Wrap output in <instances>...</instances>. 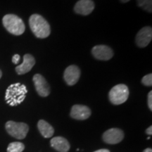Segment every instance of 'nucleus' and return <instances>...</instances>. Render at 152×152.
<instances>
[{
    "label": "nucleus",
    "mask_w": 152,
    "mask_h": 152,
    "mask_svg": "<svg viewBox=\"0 0 152 152\" xmlns=\"http://www.w3.org/2000/svg\"><path fill=\"white\" fill-rule=\"evenodd\" d=\"M6 130L13 137L23 140L27 135L29 127L24 123H16L14 121H8L5 125Z\"/></svg>",
    "instance_id": "nucleus-5"
},
{
    "label": "nucleus",
    "mask_w": 152,
    "mask_h": 152,
    "mask_svg": "<svg viewBox=\"0 0 152 152\" xmlns=\"http://www.w3.org/2000/svg\"><path fill=\"white\" fill-rule=\"evenodd\" d=\"M137 4L142 9L151 13L152 11V0H137Z\"/></svg>",
    "instance_id": "nucleus-17"
},
{
    "label": "nucleus",
    "mask_w": 152,
    "mask_h": 152,
    "mask_svg": "<svg viewBox=\"0 0 152 152\" xmlns=\"http://www.w3.org/2000/svg\"><path fill=\"white\" fill-rule=\"evenodd\" d=\"M109 100L114 105H120L127 101L129 96V90L127 85L119 84L114 86L109 92Z\"/></svg>",
    "instance_id": "nucleus-4"
},
{
    "label": "nucleus",
    "mask_w": 152,
    "mask_h": 152,
    "mask_svg": "<svg viewBox=\"0 0 152 152\" xmlns=\"http://www.w3.org/2000/svg\"><path fill=\"white\" fill-rule=\"evenodd\" d=\"M103 140L109 144H115L121 142L124 138V132L118 128H111L103 134Z\"/></svg>",
    "instance_id": "nucleus-7"
},
{
    "label": "nucleus",
    "mask_w": 152,
    "mask_h": 152,
    "mask_svg": "<svg viewBox=\"0 0 152 152\" xmlns=\"http://www.w3.org/2000/svg\"><path fill=\"white\" fill-rule=\"evenodd\" d=\"M147 102H148V106H149V109L151 111L152 110V92L151 91H150L149 94H148Z\"/></svg>",
    "instance_id": "nucleus-19"
},
{
    "label": "nucleus",
    "mask_w": 152,
    "mask_h": 152,
    "mask_svg": "<svg viewBox=\"0 0 152 152\" xmlns=\"http://www.w3.org/2000/svg\"><path fill=\"white\" fill-rule=\"evenodd\" d=\"M92 53L95 58L102 61L110 60L113 56V50L106 45H97L94 47Z\"/></svg>",
    "instance_id": "nucleus-8"
},
{
    "label": "nucleus",
    "mask_w": 152,
    "mask_h": 152,
    "mask_svg": "<svg viewBox=\"0 0 152 152\" xmlns=\"http://www.w3.org/2000/svg\"><path fill=\"white\" fill-rule=\"evenodd\" d=\"M2 23L6 30L14 35H22L26 30L22 19L14 14L5 15L2 18Z\"/></svg>",
    "instance_id": "nucleus-3"
},
{
    "label": "nucleus",
    "mask_w": 152,
    "mask_h": 152,
    "mask_svg": "<svg viewBox=\"0 0 152 152\" xmlns=\"http://www.w3.org/2000/svg\"><path fill=\"white\" fill-rule=\"evenodd\" d=\"M24 149V144L21 142H11L7 147V152H22Z\"/></svg>",
    "instance_id": "nucleus-16"
},
{
    "label": "nucleus",
    "mask_w": 152,
    "mask_h": 152,
    "mask_svg": "<svg viewBox=\"0 0 152 152\" xmlns=\"http://www.w3.org/2000/svg\"><path fill=\"white\" fill-rule=\"evenodd\" d=\"M35 90L39 96L46 97L50 94V87L46 79L40 74H35L33 77Z\"/></svg>",
    "instance_id": "nucleus-6"
},
{
    "label": "nucleus",
    "mask_w": 152,
    "mask_h": 152,
    "mask_svg": "<svg viewBox=\"0 0 152 152\" xmlns=\"http://www.w3.org/2000/svg\"><path fill=\"white\" fill-rule=\"evenodd\" d=\"M28 90L24 85L17 83L12 84L6 91L5 100L11 106L18 105L23 102Z\"/></svg>",
    "instance_id": "nucleus-2"
},
{
    "label": "nucleus",
    "mask_w": 152,
    "mask_h": 152,
    "mask_svg": "<svg viewBox=\"0 0 152 152\" xmlns=\"http://www.w3.org/2000/svg\"><path fill=\"white\" fill-rule=\"evenodd\" d=\"M143 152H152V149H150V148H147V149H146Z\"/></svg>",
    "instance_id": "nucleus-23"
},
{
    "label": "nucleus",
    "mask_w": 152,
    "mask_h": 152,
    "mask_svg": "<svg viewBox=\"0 0 152 152\" xmlns=\"http://www.w3.org/2000/svg\"><path fill=\"white\" fill-rule=\"evenodd\" d=\"M35 64V58L31 54H26L23 56V61L16 67V71L18 75H23L31 71Z\"/></svg>",
    "instance_id": "nucleus-13"
},
{
    "label": "nucleus",
    "mask_w": 152,
    "mask_h": 152,
    "mask_svg": "<svg viewBox=\"0 0 152 152\" xmlns=\"http://www.w3.org/2000/svg\"><path fill=\"white\" fill-rule=\"evenodd\" d=\"M80 77V70L77 66L71 65L66 68L64 71V78L68 85H74L77 83Z\"/></svg>",
    "instance_id": "nucleus-10"
},
{
    "label": "nucleus",
    "mask_w": 152,
    "mask_h": 152,
    "mask_svg": "<svg viewBox=\"0 0 152 152\" xmlns=\"http://www.w3.org/2000/svg\"><path fill=\"white\" fill-rule=\"evenodd\" d=\"M20 55L15 54L14 56L12 57V62L14 63V64H18V62L20 61Z\"/></svg>",
    "instance_id": "nucleus-20"
},
{
    "label": "nucleus",
    "mask_w": 152,
    "mask_h": 152,
    "mask_svg": "<svg viewBox=\"0 0 152 152\" xmlns=\"http://www.w3.org/2000/svg\"><path fill=\"white\" fill-rule=\"evenodd\" d=\"M130 1V0H121V2H123V3H126V2H128V1Z\"/></svg>",
    "instance_id": "nucleus-24"
},
{
    "label": "nucleus",
    "mask_w": 152,
    "mask_h": 152,
    "mask_svg": "<svg viewBox=\"0 0 152 152\" xmlns=\"http://www.w3.org/2000/svg\"><path fill=\"white\" fill-rule=\"evenodd\" d=\"M51 146L58 152H68L70 144L68 140L62 137H55L51 140Z\"/></svg>",
    "instance_id": "nucleus-14"
},
{
    "label": "nucleus",
    "mask_w": 152,
    "mask_h": 152,
    "mask_svg": "<svg viewBox=\"0 0 152 152\" xmlns=\"http://www.w3.org/2000/svg\"><path fill=\"white\" fill-rule=\"evenodd\" d=\"M29 26L36 37L45 39L51 33L49 23L44 17L39 14H33L29 18Z\"/></svg>",
    "instance_id": "nucleus-1"
},
{
    "label": "nucleus",
    "mask_w": 152,
    "mask_h": 152,
    "mask_svg": "<svg viewBox=\"0 0 152 152\" xmlns=\"http://www.w3.org/2000/svg\"><path fill=\"white\" fill-rule=\"evenodd\" d=\"M91 110L89 107L84 105L76 104L71 109V116L74 119L79 121H84L89 118L91 115Z\"/></svg>",
    "instance_id": "nucleus-11"
},
{
    "label": "nucleus",
    "mask_w": 152,
    "mask_h": 152,
    "mask_svg": "<svg viewBox=\"0 0 152 152\" xmlns=\"http://www.w3.org/2000/svg\"><path fill=\"white\" fill-rule=\"evenodd\" d=\"M37 128L42 135L45 138L51 137L54 133V130L53 127L44 120L39 121L37 123Z\"/></svg>",
    "instance_id": "nucleus-15"
},
{
    "label": "nucleus",
    "mask_w": 152,
    "mask_h": 152,
    "mask_svg": "<svg viewBox=\"0 0 152 152\" xmlns=\"http://www.w3.org/2000/svg\"><path fill=\"white\" fill-rule=\"evenodd\" d=\"M94 152H110V151H109V150H108V149H103L97 150V151H94Z\"/></svg>",
    "instance_id": "nucleus-22"
},
{
    "label": "nucleus",
    "mask_w": 152,
    "mask_h": 152,
    "mask_svg": "<svg viewBox=\"0 0 152 152\" xmlns=\"http://www.w3.org/2000/svg\"><path fill=\"white\" fill-rule=\"evenodd\" d=\"M1 76H2V72H1V70H0V78L1 77Z\"/></svg>",
    "instance_id": "nucleus-25"
},
{
    "label": "nucleus",
    "mask_w": 152,
    "mask_h": 152,
    "mask_svg": "<svg viewBox=\"0 0 152 152\" xmlns=\"http://www.w3.org/2000/svg\"><path fill=\"white\" fill-rule=\"evenodd\" d=\"M146 133H147V134H149V135H151L152 134V127L150 126L149 128H148L147 129V130H146Z\"/></svg>",
    "instance_id": "nucleus-21"
},
{
    "label": "nucleus",
    "mask_w": 152,
    "mask_h": 152,
    "mask_svg": "<svg viewBox=\"0 0 152 152\" xmlns=\"http://www.w3.org/2000/svg\"><path fill=\"white\" fill-rule=\"evenodd\" d=\"M94 9V3L92 0H80L75 4L74 11L77 14L87 16Z\"/></svg>",
    "instance_id": "nucleus-12"
},
{
    "label": "nucleus",
    "mask_w": 152,
    "mask_h": 152,
    "mask_svg": "<svg viewBox=\"0 0 152 152\" xmlns=\"http://www.w3.org/2000/svg\"><path fill=\"white\" fill-rule=\"evenodd\" d=\"M152 39V28L147 26L142 28L136 35V44L138 47L143 48L149 45Z\"/></svg>",
    "instance_id": "nucleus-9"
},
{
    "label": "nucleus",
    "mask_w": 152,
    "mask_h": 152,
    "mask_svg": "<svg viewBox=\"0 0 152 152\" xmlns=\"http://www.w3.org/2000/svg\"><path fill=\"white\" fill-rule=\"evenodd\" d=\"M142 83L145 86L151 87L152 85V75L151 73L148 74V75L144 76L143 78L142 79Z\"/></svg>",
    "instance_id": "nucleus-18"
}]
</instances>
